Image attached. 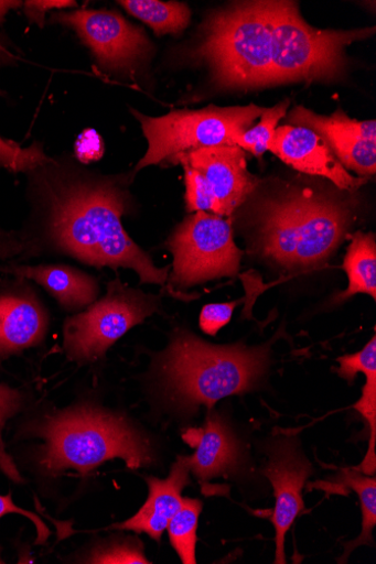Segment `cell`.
Here are the masks:
<instances>
[{"label": "cell", "mask_w": 376, "mask_h": 564, "mask_svg": "<svg viewBox=\"0 0 376 564\" xmlns=\"http://www.w3.org/2000/svg\"><path fill=\"white\" fill-rule=\"evenodd\" d=\"M340 364L339 375L353 382L358 373L365 377L376 376V337L366 344V346L352 355H345L337 358Z\"/></svg>", "instance_id": "obj_28"}, {"label": "cell", "mask_w": 376, "mask_h": 564, "mask_svg": "<svg viewBox=\"0 0 376 564\" xmlns=\"http://www.w3.org/2000/svg\"><path fill=\"white\" fill-rule=\"evenodd\" d=\"M201 511L202 502L198 499L184 498L181 509L168 527L171 543L185 564L196 563V532Z\"/></svg>", "instance_id": "obj_22"}, {"label": "cell", "mask_w": 376, "mask_h": 564, "mask_svg": "<svg viewBox=\"0 0 376 564\" xmlns=\"http://www.w3.org/2000/svg\"><path fill=\"white\" fill-rule=\"evenodd\" d=\"M9 514H21L34 523L37 532V544H43L47 540L50 535L47 527L41 521V519L37 516L33 514V512L18 507L13 502L11 494H9L8 496H0V519Z\"/></svg>", "instance_id": "obj_31"}, {"label": "cell", "mask_w": 376, "mask_h": 564, "mask_svg": "<svg viewBox=\"0 0 376 564\" xmlns=\"http://www.w3.org/2000/svg\"><path fill=\"white\" fill-rule=\"evenodd\" d=\"M348 288L339 296V301L367 294L376 300V242L373 234L356 232L348 247L343 265Z\"/></svg>", "instance_id": "obj_19"}, {"label": "cell", "mask_w": 376, "mask_h": 564, "mask_svg": "<svg viewBox=\"0 0 376 564\" xmlns=\"http://www.w3.org/2000/svg\"><path fill=\"white\" fill-rule=\"evenodd\" d=\"M158 310V299L130 289L117 279L107 293L88 310L69 318L64 328V347L72 361L99 360L131 328Z\"/></svg>", "instance_id": "obj_8"}, {"label": "cell", "mask_w": 376, "mask_h": 564, "mask_svg": "<svg viewBox=\"0 0 376 564\" xmlns=\"http://www.w3.org/2000/svg\"><path fill=\"white\" fill-rule=\"evenodd\" d=\"M46 326V314L33 294L0 295V360L36 345Z\"/></svg>", "instance_id": "obj_17"}, {"label": "cell", "mask_w": 376, "mask_h": 564, "mask_svg": "<svg viewBox=\"0 0 376 564\" xmlns=\"http://www.w3.org/2000/svg\"><path fill=\"white\" fill-rule=\"evenodd\" d=\"M51 21L73 29L92 50L100 67L107 70L131 73L152 51L146 33L115 12H60Z\"/></svg>", "instance_id": "obj_10"}, {"label": "cell", "mask_w": 376, "mask_h": 564, "mask_svg": "<svg viewBox=\"0 0 376 564\" xmlns=\"http://www.w3.org/2000/svg\"><path fill=\"white\" fill-rule=\"evenodd\" d=\"M268 364L267 346L212 345L182 330L161 356L159 376L170 399L193 412L200 405L212 409L224 398L251 391Z\"/></svg>", "instance_id": "obj_3"}, {"label": "cell", "mask_w": 376, "mask_h": 564, "mask_svg": "<svg viewBox=\"0 0 376 564\" xmlns=\"http://www.w3.org/2000/svg\"><path fill=\"white\" fill-rule=\"evenodd\" d=\"M4 271L34 281L69 312L89 306L99 293L94 278L67 265L15 267Z\"/></svg>", "instance_id": "obj_18"}, {"label": "cell", "mask_w": 376, "mask_h": 564, "mask_svg": "<svg viewBox=\"0 0 376 564\" xmlns=\"http://www.w3.org/2000/svg\"><path fill=\"white\" fill-rule=\"evenodd\" d=\"M50 162L39 144L21 148L0 137V166L12 172H33Z\"/></svg>", "instance_id": "obj_26"}, {"label": "cell", "mask_w": 376, "mask_h": 564, "mask_svg": "<svg viewBox=\"0 0 376 564\" xmlns=\"http://www.w3.org/2000/svg\"><path fill=\"white\" fill-rule=\"evenodd\" d=\"M268 150L292 169L327 178L341 189L354 191L366 182L363 177L352 176L335 158L326 141L307 128L289 124L279 127Z\"/></svg>", "instance_id": "obj_14"}, {"label": "cell", "mask_w": 376, "mask_h": 564, "mask_svg": "<svg viewBox=\"0 0 376 564\" xmlns=\"http://www.w3.org/2000/svg\"><path fill=\"white\" fill-rule=\"evenodd\" d=\"M310 187H291L264 200L257 214V246L265 258L287 269L325 262L352 223V209Z\"/></svg>", "instance_id": "obj_2"}, {"label": "cell", "mask_w": 376, "mask_h": 564, "mask_svg": "<svg viewBox=\"0 0 376 564\" xmlns=\"http://www.w3.org/2000/svg\"><path fill=\"white\" fill-rule=\"evenodd\" d=\"M174 254L171 285L190 288L238 274L243 250L233 236L232 221L208 213H195L169 240Z\"/></svg>", "instance_id": "obj_9"}, {"label": "cell", "mask_w": 376, "mask_h": 564, "mask_svg": "<svg viewBox=\"0 0 376 564\" xmlns=\"http://www.w3.org/2000/svg\"><path fill=\"white\" fill-rule=\"evenodd\" d=\"M340 481L358 495L363 514L361 535L344 545V556L339 558L341 563H345L356 547L362 545L373 546L374 544L372 533L376 527V480L374 476L372 478L369 476L366 477L361 471L353 469L343 470Z\"/></svg>", "instance_id": "obj_21"}, {"label": "cell", "mask_w": 376, "mask_h": 564, "mask_svg": "<svg viewBox=\"0 0 376 564\" xmlns=\"http://www.w3.org/2000/svg\"><path fill=\"white\" fill-rule=\"evenodd\" d=\"M190 470L182 456H179L168 479L147 478L149 497L146 503L130 520L106 530L132 531L144 533L157 542L168 530L171 520L183 503L182 492L191 484Z\"/></svg>", "instance_id": "obj_16"}, {"label": "cell", "mask_w": 376, "mask_h": 564, "mask_svg": "<svg viewBox=\"0 0 376 564\" xmlns=\"http://www.w3.org/2000/svg\"><path fill=\"white\" fill-rule=\"evenodd\" d=\"M289 126L307 128L326 141L335 158L346 170L363 177L376 172V122L351 119L343 110L319 116L304 107L294 108Z\"/></svg>", "instance_id": "obj_12"}, {"label": "cell", "mask_w": 376, "mask_h": 564, "mask_svg": "<svg viewBox=\"0 0 376 564\" xmlns=\"http://www.w3.org/2000/svg\"><path fill=\"white\" fill-rule=\"evenodd\" d=\"M35 433L44 440L39 464L47 475L73 469L84 476L114 458L126 460L129 469L153 463L149 441L128 421L92 405L47 417Z\"/></svg>", "instance_id": "obj_4"}, {"label": "cell", "mask_w": 376, "mask_h": 564, "mask_svg": "<svg viewBox=\"0 0 376 564\" xmlns=\"http://www.w3.org/2000/svg\"><path fill=\"white\" fill-rule=\"evenodd\" d=\"M185 171L186 208L190 213H212L216 210V199L205 181L197 171L183 166Z\"/></svg>", "instance_id": "obj_27"}, {"label": "cell", "mask_w": 376, "mask_h": 564, "mask_svg": "<svg viewBox=\"0 0 376 564\" xmlns=\"http://www.w3.org/2000/svg\"><path fill=\"white\" fill-rule=\"evenodd\" d=\"M238 302L211 303L203 306L200 315V327L210 336H216L226 327L234 315Z\"/></svg>", "instance_id": "obj_30"}, {"label": "cell", "mask_w": 376, "mask_h": 564, "mask_svg": "<svg viewBox=\"0 0 376 564\" xmlns=\"http://www.w3.org/2000/svg\"><path fill=\"white\" fill-rule=\"evenodd\" d=\"M89 563H150L142 551L140 542L114 543L93 552Z\"/></svg>", "instance_id": "obj_29"}, {"label": "cell", "mask_w": 376, "mask_h": 564, "mask_svg": "<svg viewBox=\"0 0 376 564\" xmlns=\"http://www.w3.org/2000/svg\"><path fill=\"white\" fill-rule=\"evenodd\" d=\"M197 171L207 182L216 210L213 215L229 217L257 186L248 172L245 150L238 145H218L180 153L170 161Z\"/></svg>", "instance_id": "obj_13"}, {"label": "cell", "mask_w": 376, "mask_h": 564, "mask_svg": "<svg viewBox=\"0 0 376 564\" xmlns=\"http://www.w3.org/2000/svg\"><path fill=\"white\" fill-rule=\"evenodd\" d=\"M267 456L262 474L271 481L277 499L271 519L277 531L276 563H286V535L304 509L302 490L313 469L296 438L275 441L268 445Z\"/></svg>", "instance_id": "obj_11"}, {"label": "cell", "mask_w": 376, "mask_h": 564, "mask_svg": "<svg viewBox=\"0 0 376 564\" xmlns=\"http://www.w3.org/2000/svg\"><path fill=\"white\" fill-rule=\"evenodd\" d=\"M289 107L290 99H286L272 109H265L260 122L238 135L235 144L249 151L255 158L262 156L275 138L278 124L286 118Z\"/></svg>", "instance_id": "obj_23"}, {"label": "cell", "mask_w": 376, "mask_h": 564, "mask_svg": "<svg viewBox=\"0 0 376 564\" xmlns=\"http://www.w3.org/2000/svg\"><path fill=\"white\" fill-rule=\"evenodd\" d=\"M354 409L365 419L370 430L368 449L358 471L366 476H374L376 471V376L366 377V384L359 400L354 404Z\"/></svg>", "instance_id": "obj_25"}, {"label": "cell", "mask_w": 376, "mask_h": 564, "mask_svg": "<svg viewBox=\"0 0 376 564\" xmlns=\"http://www.w3.org/2000/svg\"><path fill=\"white\" fill-rule=\"evenodd\" d=\"M264 111V108L255 105L173 111L160 118L132 111L148 141L146 155L135 172L164 161L170 162L180 153L210 147L236 145L235 139L249 130Z\"/></svg>", "instance_id": "obj_7"}, {"label": "cell", "mask_w": 376, "mask_h": 564, "mask_svg": "<svg viewBox=\"0 0 376 564\" xmlns=\"http://www.w3.org/2000/svg\"><path fill=\"white\" fill-rule=\"evenodd\" d=\"M51 162L34 170L49 241L87 265L129 269L141 283L164 288L170 268H155L123 228L127 192L110 178L64 173Z\"/></svg>", "instance_id": "obj_1"}, {"label": "cell", "mask_w": 376, "mask_h": 564, "mask_svg": "<svg viewBox=\"0 0 376 564\" xmlns=\"http://www.w3.org/2000/svg\"><path fill=\"white\" fill-rule=\"evenodd\" d=\"M118 4L149 25L159 36L182 33L189 26L192 17L190 8L179 2L121 0Z\"/></svg>", "instance_id": "obj_20"}, {"label": "cell", "mask_w": 376, "mask_h": 564, "mask_svg": "<svg viewBox=\"0 0 376 564\" xmlns=\"http://www.w3.org/2000/svg\"><path fill=\"white\" fill-rule=\"evenodd\" d=\"M20 2H0V22L3 21L4 17L9 11L20 7Z\"/></svg>", "instance_id": "obj_35"}, {"label": "cell", "mask_w": 376, "mask_h": 564, "mask_svg": "<svg viewBox=\"0 0 376 564\" xmlns=\"http://www.w3.org/2000/svg\"><path fill=\"white\" fill-rule=\"evenodd\" d=\"M75 6L76 2H71V0H44V2L37 0V2H26L25 10L31 21L43 26L45 22L44 15L47 11L64 10Z\"/></svg>", "instance_id": "obj_33"}, {"label": "cell", "mask_w": 376, "mask_h": 564, "mask_svg": "<svg viewBox=\"0 0 376 564\" xmlns=\"http://www.w3.org/2000/svg\"><path fill=\"white\" fill-rule=\"evenodd\" d=\"M103 152V141L94 130L85 131L76 142V155L84 164L98 161Z\"/></svg>", "instance_id": "obj_32"}, {"label": "cell", "mask_w": 376, "mask_h": 564, "mask_svg": "<svg viewBox=\"0 0 376 564\" xmlns=\"http://www.w3.org/2000/svg\"><path fill=\"white\" fill-rule=\"evenodd\" d=\"M22 404L23 397L20 391L0 384V469L14 482H22L23 479L12 457L7 453L3 431L8 421L20 412Z\"/></svg>", "instance_id": "obj_24"}, {"label": "cell", "mask_w": 376, "mask_h": 564, "mask_svg": "<svg viewBox=\"0 0 376 564\" xmlns=\"http://www.w3.org/2000/svg\"><path fill=\"white\" fill-rule=\"evenodd\" d=\"M273 55L270 86L297 82H333L343 76L345 50L370 37L375 28L318 30L301 18L294 2H270Z\"/></svg>", "instance_id": "obj_6"}, {"label": "cell", "mask_w": 376, "mask_h": 564, "mask_svg": "<svg viewBox=\"0 0 376 564\" xmlns=\"http://www.w3.org/2000/svg\"><path fill=\"white\" fill-rule=\"evenodd\" d=\"M195 58L226 89L270 86L273 34L270 2L236 3L203 24Z\"/></svg>", "instance_id": "obj_5"}, {"label": "cell", "mask_w": 376, "mask_h": 564, "mask_svg": "<svg viewBox=\"0 0 376 564\" xmlns=\"http://www.w3.org/2000/svg\"><path fill=\"white\" fill-rule=\"evenodd\" d=\"M195 452L182 456L190 473L201 484L234 471L238 465L240 446L230 427L218 414H210L204 425L183 435Z\"/></svg>", "instance_id": "obj_15"}, {"label": "cell", "mask_w": 376, "mask_h": 564, "mask_svg": "<svg viewBox=\"0 0 376 564\" xmlns=\"http://www.w3.org/2000/svg\"><path fill=\"white\" fill-rule=\"evenodd\" d=\"M28 248L24 240L11 232L0 230V262L19 256Z\"/></svg>", "instance_id": "obj_34"}]
</instances>
